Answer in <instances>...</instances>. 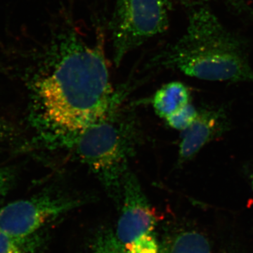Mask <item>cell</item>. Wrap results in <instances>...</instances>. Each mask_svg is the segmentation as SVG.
<instances>
[{"instance_id":"6da1fadb","label":"cell","mask_w":253,"mask_h":253,"mask_svg":"<svg viewBox=\"0 0 253 253\" xmlns=\"http://www.w3.org/2000/svg\"><path fill=\"white\" fill-rule=\"evenodd\" d=\"M100 30L88 41L72 24L54 39L29 83V121L50 149L98 122L120 101Z\"/></svg>"},{"instance_id":"7a4b0ae2","label":"cell","mask_w":253,"mask_h":253,"mask_svg":"<svg viewBox=\"0 0 253 253\" xmlns=\"http://www.w3.org/2000/svg\"><path fill=\"white\" fill-rule=\"evenodd\" d=\"M246 42L211 10L191 11L185 33L150 60L149 67L176 70L209 81L253 83Z\"/></svg>"},{"instance_id":"3957f363","label":"cell","mask_w":253,"mask_h":253,"mask_svg":"<svg viewBox=\"0 0 253 253\" xmlns=\"http://www.w3.org/2000/svg\"><path fill=\"white\" fill-rule=\"evenodd\" d=\"M119 102L98 122L67 138L60 148L72 151L96 176L120 208L129 163L140 141L136 118Z\"/></svg>"},{"instance_id":"277c9868","label":"cell","mask_w":253,"mask_h":253,"mask_svg":"<svg viewBox=\"0 0 253 253\" xmlns=\"http://www.w3.org/2000/svg\"><path fill=\"white\" fill-rule=\"evenodd\" d=\"M120 208L116 225L95 237L89 253H166V236L158 235L156 213L131 171L125 179Z\"/></svg>"},{"instance_id":"5b68a950","label":"cell","mask_w":253,"mask_h":253,"mask_svg":"<svg viewBox=\"0 0 253 253\" xmlns=\"http://www.w3.org/2000/svg\"><path fill=\"white\" fill-rule=\"evenodd\" d=\"M168 1L116 0L109 29L117 67L130 51L167 31Z\"/></svg>"},{"instance_id":"8992f818","label":"cell","mask_w":253,"mask_h":253,"mask_svg":"<svg viewBox=\"0 0 253 253\" xmlns=\"http://www.w3.org/2000/svg\"><path fill=\"white\" fill-rule=\"evenodd\" d=\"M84 201L56 191H44L0 208V229L18 238L31 237Z\"/></svg>"},{"instance_id":"52a82bcc","label":"cell","mask_w":253,"mask_h":253,"mask_svg":"<svg viewBox=\"0 0 253 253\" xmlns=\"http://www.w3.org/2000/svg\"><path fill=\"white\" fill-rule=\"evenodd\" d=\"M228 118L222 109H204L194 122L183 131L178 151V164L191 161L204 146L225 132Z\"/></svg>"},{"instance_id":"ba28073f","label":"cell","mask_w":253,"mask_h":253,"mask_svg":"<svg viewBox=\"0 0 253 253\" xmlns=\"http://www.w3.org/2000/svg\"><path fill=\"white\" fill-rule=\"evenodd\" d=\"M190 91L180 82H172L161 86L153 98V107L159 117L166 119L190 103Z\"/></svg>"},{"instance_id":"9c48e42d","label":"cell","mask_w":253,"mask_h":253,"mask_svg":"<svg viewBox=\"0 0 253 253\" xmlns=\"http://www.w3.org/2000/svg\"><path fill=\"white\" fill-rule=\"evenodd\" d=\"M166 253H211L207 236L194 228H181L166 236Z\"/></svg>"},{"instance_id":"30bf717a","label":"cell","mask_w":253,"mask_h":253,"mask_svg":"<svg viewBox=\"0 0 253 253\" xmlns=\"http://www.w3.org/2000/svg\"><path fill=\"white\" fill-rule=\"evenodd\" d=\"M42 244V241L39 234L18 238L0 229V253H34Z\"/></svg>"},{"instance_id":"8fae6325","label":"cell","mask_w":253,"mask_h":253,"mask_svg":"<svg viewBox=\"0 0 253 253\" xmlns=\"http://www.w3.org/2000/svg\"><path fill=\"white\" fill-rule=\"evenodd\" d=\"M198 113L199 111L189 103L165 120L168 126L172 129L183 131L189 128L194 122Z\"/></svg>"},{"instance_id":"7c38bea8","label":"cell","mask_w":253,"mask_h":253,"mask_svg":"<svg viewBox=\"0 0 253 253\" xmlns=\"http://www.w3.org/2000/svg\"><path fill=\"white\" fill-rule=\"evenodd\" d=\"M17 172L11 166H0V203L15 185Z\"/></svg>"},{"instance_id":"4fadbf2b","label":"cell","mask_w":253,"mask_h":253,"mask_svg":"<svg viewBox=\"0 0 253 253\" xmlns=\"http://www.w3.org/2000/svg\"><path fill=\"white\" fill-rule=\"evenodd\" d=\"M12 131L11 126L0 118V137H7L11 136Z\"/></svg>"},{"instance_id":"5bb4252c","label":"cell","mask_w":253,"mask_h":253,"mask_svg":"<svg viewBox=\"0 0 253 253\" xmlns=\"http://www.w3.org/2000/svg\"><path fill=\"white\" fill-rule=\"evenodd\" d=\"M236 9H244L246 8L243 0H227Z\"/></svg>"},{"instance_id":"9a60e30c","label":"cell","mask_w":253,"mask_h":253,"mask_svg":"<svg viewBox=\"0 0 253 253\" xmlns=\"http://www.w3.org/2000/svg\"><path fill=\"white\" fill-rule=\"evenodd\" d=\"M179 1H184V2H191V1H202V0H176Z\"/></svg>"},{"instance_id":"2e32d148","label":"cell","mask_w":253,"mask_h":253,"mask_svg":"<svg viewBox=\"0 0 253 253\" xmlns=\"http://www.w3.org/2000/svg\"><path fill=\"white\" fill-rule=\"evenodd\" d=\"M224 253H236L232 252V251H228V252H225Z\"/></svg>"},{"instance_id":"e0dca14e","label":"cell","mask_w":253,"mask_h":253,"mask_svg":"<svg viewBox=\"0 0 253 253\" xmlns=\"http://www.w3.org/2000/svg\"><path fill=\"white\" fill-rule=\"evenodd\" d=\"M251 180H252V186H253V174L252 176V179H251Z\"/></svg>"}]
</instances>
